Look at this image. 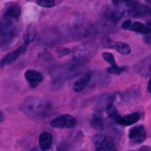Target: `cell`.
I'll use <instances>...</instances> for the list:
<instances>
[{
    "label": "cell",
    "mask_w": 151,
    "mask_h": 151,
    "mask_svg": "<svg viewBox=\"0 0 151 151\" xmlns=\"http://www.w3.org/2000/svg\"><path fill=\"white\" fill-rule=\"evenodd\" d=\"M19 109L27 116L33 119L45 118L52 110L50 104L37 96L27 97L20 104Z\"/></svg>",
    "instance_id": "1"
},
{
    "label": "cell",
    "mask_w": 151,
    "mask_h": 151,
    "mask_svg": "<svg viewBox=\"0 0 151 151\" xmlns=\"http://www.w3.org/2000/svg\"><path fill=\"white\" fill-rule=\"evenodd\" d=\"M17 36L14 19L3 15L0 19V47L5 49L13 42Z\"/></svg>",
    "instance_id": "2"
},
{
    "label": "cell",
    "mask_w": 151,
    "mask_h": 151,
    "mask_svg": "<svg viewBox=\"0 0 151 151\" xmlns=\"http://www.w3.org/2000/svg\"><path fill=\"white\" fill-rule=\"evenodd\" d=\"M95 144V151H117L113 141L108 136L102 134H96L93 138Z\"/></svg>",
    "instance_id": "3"
},
{
    "label": "cell",
    "mask_w": 151,
    "mask_h": 151,
    "mask_svg": "<svg viewBox=\"0 0 151 151\" xmlns=\"http://www.w3.org/2000/svg\"><path fill=\"white\" fill-rule=\"evenodd\" d=\"M50 126L56 128H73L76 125V119L70 115H62L53 119Z\"/></svg>",
    "instance_id": "4"
},
{
    "label": "cell",
    "mask_w": 151,
    "mask_h": 151,
    "mask_svg": "<svg viewBox=\"0 0 151 151\" xmlns=\"http://www.w3.org/2000/svg\"><path fill=\"white\" fill-rule=\"evenodd\" d=\"M127 4L129 7V12L133 17H140L151 15V8L149 7L131 0H130Z\"/></svg>",
    "instance_id": "5"
},
{
    "label": "cell",
    "mask_w": 151,
    "mask_h": 151,
    "mask_svg": "<svg viewBox=\"0 0 151 151\" xmlns=\"http://www.w3.org/2000/svg\"><path fill=\"white\" fill-rule=\"evenodd\" d=\"M28 45V43L24 42V44H23L21 47H19V48H17V50H14V51L11 52V53L5 55V56L0 60V68H4V67L7 66V65H11L13 62H15V61L17 60V59H18L24 51H25Z\"/></svg>",
    "instance_id": "6"
},
{
    "label": "cell",
    "mask_w": 151,
    "mask_h": 151,
    "mask_svg": "<svg viewBox=\"0 0 151 151\" xmlns=\"http://www.w3.org/2000/svg\"><path fill=\"white\" fill-rule=\"evenodd\" d=\"M129 138L130 140L136 144H140L143 142L146 139V132L145 127L142 125L135 126L130 129L129 132Z\"/></svg>",
    "instance_id": "7"
},
{
    "label": "cell",
    "mask_w": 151,
    "mask_h": 151,
    "mask_svg": "<svg viewBox=\"0 0 151 151\" xmlns=\"http://www.w3.org/2000/svg\"><path fill=\"white\" fill-rule=\"evenodd\" d=\"M24 77L31 88L37 87L43 79L41 73L35 70H27L24 73Z\"/></svg>",
    "instance_id": "8"
},
{
    "label": "cell",
    "mask_w": 151,
    "mask_h": 151,
    "mask_svg": "<svg viewBox=\"0 0 151 151\" xmlns=\"http://www.w3.org/2000/svg\"><path fill=\"white\" fill-rule=\"evenodd\" d=\"M123 15V12L119 9L109 8L104 11V18L112 23H116L120 20Z\"/></svg>",
    "instance_id": "9"
},
{
    "label": "cell",
    "mask_w": 151,
    "mask_h": 151,
    "mask_svg": "<svg viewBox=\"0 0 151 151\" xmlns=\"http://www.w3.org/2000/svg\"><path fill=\"white\" fill-rule=\"evenodd\" d=\"M91 77H92V73L91 72H88L85 73L83 76L79 78L73 85V91L76 93L82 92V91L85 89L87 85L91 81Z\"/></svg>",
    "instance_id": "10"
},
{
    "label": "cell",
    "mask_w": 151,
    "mask_h": 151,
    "mask_svg": "<svg viewBox=\"0 0 151 151\" xmlns=\"http://www.w3.org/2000/svg\"><path fill=\"white\" fill-rule=\"evenodd\" d=\"M52 142H53V138L50 133L45 132L40 136L39 144H40V147L42 150H47L51 146Z\"/></svg>",
    "instance_id": "11"
},
{
    "label": "cell",
    "mask_w": 151,
    "mask_h": 151,
    "mask_svg": "<svg viewBox=\"0 0 151 151\" xmlns=\"http://www.w3.org/2000/svg\"><path fill=\"white\" fill-rule=\"evenodd\" d=\"M91 126L97 130H101L105 127V122L100 113H94L91 120Z\"/></svg>",
    "instance_id": "12"
},
{
    "label": "cell",
    "mask_w": 151,
    "mask_h": 151,
    "mask_svg": "<svg viewBox=\"0 0 151 151\" xmlns=\"http://www.w3.org/2000/svg\"><path fill=\"white\" fill-rule=\"evenodd\" d=\"M139 119H140V115L139 113H132L128 115L124 116V117L121 116L118 124L125 126L132 125L137 122Z\"/></svg>",
    "instance_id": "13"
},
{
    "label": "cell",
    "mask_w": 151,
    "mask_h": 151,
    "mask_svg": "<svg viewBox=\"0 0 151 151\" xmlns=\"http://www.w3.org/2000/svg\"><path fill=\"white\" fill-rule=\"evenodd\" d=\"M110 46V47L116 49L119 53L123 55L129 54L130 53V51H131V48H130V45L128 44H127V43L122 42H111Z\"/></svg>",
    "instance_id": "14"
},
{
    "label": "cell",
    "mask_w": 151,
    "mask_h": 151,
    "mask_svg": "<svg viewBox=\"0 0 151 151\" xmlns=\"http://www.w3.org/2000/svg\"><path fill=\"white\" fill-rule=\"evenodd\" d=\"M20 14H21V9L19 6L18 5H12L7 8L4 15L15 20L19 17Z\"/></svg>",
    "instance_id": "15"
},
{
    "label": "cell",
    "mask_w": 151,
    "mask_h": 151,
    "mask_svg": "<svg viewBox=\"0 0 151 151\" xmlns=\"http://www.w3.org/2000/svg\"><path fill=\"white\" fill-rule=\"evenodd\" d=\"M130 30L138 32V33H143V34H150V33H151V28H150L149 27H147L146 25H145L142 23L139 22H136L132 24L130 27Z\"/></svg>",
    "instance_id": "16"
},
{
    "label": "cell",
    "mask_w": 151,
    "mask_h": 151,
    "mask_svg": "<svg viewBox=\"0 0 151 151\" xmlns=\"http://www.w3.org/2000/svg\"><path fill=\"white\" fill-rule=\"evenodd\" d=\"M125 68H122L116 65H111L110 68H107V73L110 74H115V75H119L122 73L125 70Z\"/></svg>",
    "instance_id": "17"
},
{
    "label": "cell",
    "mask_w": 151,
    "mask_h": 151,
    "mask_svg": "<svg viewBox=\"0 0 151 151\" xmlns=\"http://www.w3.org/2000/svg\"><path fill=\"white\" fill-rule=\"evenodd\" d=\"M38 5L44 8H52L55 5L54 0H36Z\"/></svg>",
    "instance_id": "18"
},
{
    "label": "cell",
    "mask_w": 151,
    "mask_h": 151,
    "mask_svg": "<svg viewBox=\"0 0 151 151\" xmlns=\"http://www.w3.org/2000/svg\"><path fill=\"white\" fill-rule=\"evenodd\" d=\"M102 57L106 62H107L108 63H110L111 65H116V61L114 59V56L113 54H111L110 53H104L102 54Z\"/></svg>",
    "instance_id": "19"
},
{
    "label": "cell",
    "mask_w": 151,
    "mask_h": 151,
    "mask_svg": "<svg viewBox=\"0 0 151 151\" xmlns=\"http://www.w3.org/2000/svg\"><path fill=\"white\" fill-rule=\"evenodd\" d=\"M131 24H132L131 21H130V19H127V20H125L124 22H123L122 27L123 29H130Z\"/></svg>",
    "instance_id": "20"
},
{
    "label": "cell",
    "mask_w": 151,
    "mask_h": 151,
    "mask_svg": "<svg viewBox=\"0 0 151 151\" xmlns=\"http://www.w3.org/2000/svg\"><path fill=\"white\" fill-rule=\"evenodd\" d=\"M58 53H59V56H65V55L68 54V53H70V50L65 48V49H62V50H59Z\"/></svg>",
    "instance_id": "21"
},
{
    "label": "cell",
    "mask_w": 151,
    "mask_h": 151,
    "mask_svg": "<svg viewBox=\"0 0 151 151\" xmlns=\"http://www.w3.org/2000/svg\"><path fill=\"white\" fill-rule=\"evenodd\" d=\"M130 0H113V2L115 5H119L121 3H127Z\"/></svg>",
    "instance_id": "22"
},
{
    "label": "cell",
    "mask_w": 151,
    "mask_h": 151,
    "mask_svg": "<svg viewBox=\"0 0 151 151\" xmlns=\"http://www.w3.org/2000/svg\"><path fill=\"white\" fill-rule=\"evenodd\" d=\"M5 119V115H4L3 112L0 110V123H2Z\"/></svg>",
    "instance_id": "23"
},
{
    "label": "cell",
    "mask_w": 151,
    "mask_h": 151,
    "mask_svg": "<svg viewBox=\"0 0 151 151\" xmlns=\"http://www.w3.org/2000/svg\"><path fill=\"white\" fill-rule=\"evenodd\" d=\"M147 91L151 94V79L148 82V86H147Z\"/></svg>",
    "instance_id": "24"
},
{
    "label": "cell",
    "mask_w": 151,
    "mask_h": 151,
    "mask_svg": "<svg viewBox=\"0 0 151 151\" xmlns=\"http://www.w3.org/2000/svg\"><path fill=\"white\" fill-rule=\"evenodd\" d=\"M147 24L151 27V20H149V21H147Z\"/></svg>",
    "instance_id": "25"
},
{
    "label": "cell",
    "mask_w": 151,
    "mask_h": 151,
    "mask_svg": "<svg viewBox=\"0 0 151 151\" xmlns=\"http://www.w3.org/2000/svg\"><path fill=\"white\" fill-rule=\"evenodd\" d=\"M30 151H39V150H37V148L35 147V148H33V149H32Z\"/></svg>",
    "instance_id": "26"
},
{
    "label": "cell",
    "mask_w": 151,
    "mask_h": 151,
    "mask_svg": "<svg viewBox=\"0 0 151 151\" xmlns=\"http://www.w3.org/2000/svg\"><path fill=\"white\" fill-rule=\"evenodd\" d=\"M150 72H151V67H150Z\"/></svg>",
    "instance_id": "27"
}]
</instances>
